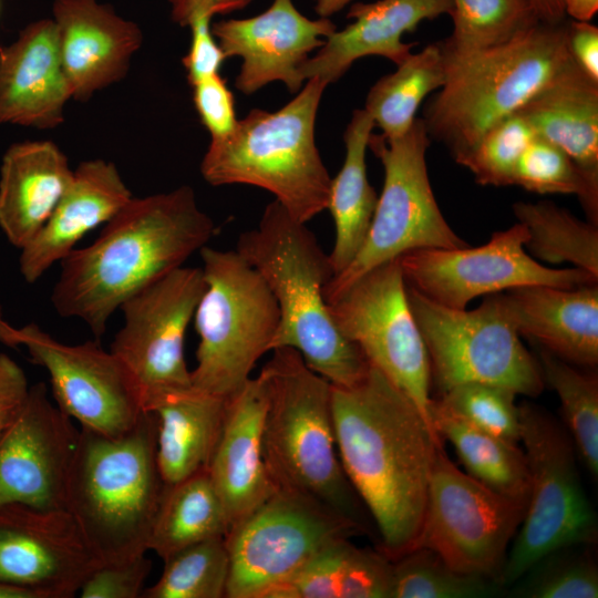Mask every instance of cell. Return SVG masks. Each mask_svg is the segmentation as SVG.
Masks as SVG:
<instances>
[{
  "label": "cell",
  "instance_id": "obj_1",
  "mask_svg": "<svg viewBox=\"0 0 598 598\" xmlns=\"http://www.w3.org/2000/svg\"><path fill=\"white\" fill-rule=\"evenodd\" d=\"M336 442L346 475L391 560L414 545L434 445L443 440L395 384L370 364L354 385H332Z\"/></svg>",
  "mask_w": 598,
  "mask_h": 598
},
{
  "label": "cell",
  "instance_id": "obj_2",
  "mask_svg": "<svg viewBox=\"0 0 598 598\" xmlns=\"http://www.w3.org/2000/svg\"><path fill=\"white\" fill-rule=\"evenodd\" d=\"M217 231L189 186L132 199L97 238L61 261L51 302L101 340L112 315L144 287L182 267Z\"/></svg>",
  "mask_w": 598,
  "mask_h": 598
},
{
  "label": "cell",
  "instance_id": "obj_3",
  "mask_svg": "<svg viewBox=\"0 0 598 598\" xmlns=\"http://www.w3.org/2000/svg\"><path fill=\"white\" fill-rule=\"evenodd\" d=\"M236 251L258 271L277 301L280 319L270 351L295 349L332 385L358 383L370 363L329 312L323 289L334 276L333 268L306 223L274 200L258 226L239 236Z\"/></svg>",
  "mask_w": 598,
  "mask_h": 598
},
{
  "label": "cell",
  "instance_id": "obj_4",
  "mask_svg": "<svg viewBox=\"0 0 598 598\" xmlns=\"http://www.w3.org/2000/svg\"><path fill=\"white\" fill-rule=\"evenodd\" d=\"M157 419L145 411L128 432L106 436L81 427L65 509L100 565L148 551L166 483L157 464Z\"/></svg>",
  "mask_w": 598,
  "mask_h": 598
},
{
  "label": "cell",
  "instance_id": "obj_5",
  "mask_svg": "<svg viewBox=\"0 0 598 598\" xmlns=\"http://www.w3.org/2000/svg\"><path fill=\"white\" fill-rule=\"evenodd\" d=\"M259 372L266 382L261 446L277 488L301 492L371 533V517L350 484L338 453L332 384L292 348H276ZM373 524V523H372Z\"/></svg>",
  "mask_w": 598,
  "mask_h": 598
},
{
  "label": "cell",
  "instance_id": "obj_6",
  "mask_svg": "<svg viewBox=\"0 0 598 598\" xmlns=\"http://www.w3.org/2000/svg\"><path fill=\"white\" fill-rule=\"evenodd\" d=\"M276 112L251 110L226 137L212 140L200 163L210 185L246 184L268 190L295 219L327 209L331 177L315 142L327 84L318 78Z\"/></svg>",
  "mask_w": 598,
  "mask_h": 598
},
{
  "label": "cell",
  "instance_id": "obj_7",
  "mask_svg": "<svg viewBox=\"0 0 598 598\" xmlns=\"http://www.w3.org/2000/svg\"><path fill=\"white\" fill-rule=\"evenodd\" d=\"M567 23L538 22L511 41L447 65L446 83L421 117L454 161L516 113L570 59Z\"/></svg>",
  "mask_w": 598,
  "mask_h": 598
},
{
  "label": "cell",
  "instance_id": "obj_8",
  "mask_svg": "<svg viewBox=\"0 0 598 598\" xmlns=\"http://www.w3.org/2000/svg\"><path fill=\"white\" fill-rule=\"evenodd\" d=\"M199 254L205 290L193 317L199 342L192 385L230 398L270 351L279 309L265 280L236 250L204 246Z\"/></svg>",
  "mask_w": 598,
  "mask_h": 598
},
{
  "label": "cell",
  "instance_id": "obj_9",
  "mask_svg": "<svg viewBox=\"0 0 598 598\" xmlns=\"http://www.w3.org/2000/svg\"><path fill=\"white\" fill-rule=\"evenodd\" d=\"M520 441L529 472V497L511 544L501 587L512 586L549 553L597 542L596 513L582 488L570 435L549 412L519 405Z\"/></svg>",
  "mask_w": 598,
  "mask_h": 598
},
{
  "label": "cell",
  "instance_id": "obj_10",
  "mask_svg": "<svg viewBox=\"0 0 598 598\" xmlns=\"http://www.w3.org/2000/svg\"><path fill=\"white\" fill-rule=\"evenodd\" d=\"M409 303L424 341L439 395L458 384H497L526 396L545 382L538 361L520 340L503 293L473 310L440 305L406 285Z\"/></svg>",
  "mask_w": 598,
  "mask_h": 598
},
{
  "label": "cell",
  "instance_id": "obj_11",
  "mask_svg": "<svg viewBox=\"0 0 598 598\" xmlns=\"http://www.w3.org/2000/svg\"><path fill=\"white\" fill-rule=\"evenodd\" d=\"M430 144L421 117L400 137L370 135L368 147L384 168L383 188L359 252L326 285V302L365 272L406 252L466 246L445 220L431 187L426 165Z\"/></svg>",
  "mask_w": 598,
  "mask_h": 598
},
{
  "label": "cell",
  "instance_id": "obj_12",
  "mask_svg": "<svg viewBox=\"0 0 598 598\" xmlns=\"http://www.w3.org/2000/svg\"><path fill=\"white\" fill-rule=\"evenodd\" d=\"M526 507L461 471L445 453L443 442L437 443L432 454L423 522L412 548H429L453 569L499 585Z\"/></svg>",
  "mask_w": 598,
  "mask_h": 598
},
{
  "label": "cell",
  "instance_id": "obj_13",
  "mask_svg": "<svg viewBox=\"0 0 598 598\" xmlns=\"http://www.w3.org/2000/svg\"><path fill=\"white\" fill-rule=\"evenodd\" d=\"M362 532L301 492L277 488L225 539L229 556L226 598H260L295 574L322 548Z\"/></svg>",
  "mask_w": 598,
  "mask_h": 598
},
{
  "label": "cell",
  "instance_id": "obj_14",
  "mask_svg": "<svg viewBox=\"0 0 598 598\" xmlns=\"http://www.w3.org/2000/svg\"><path fill=\"white\" fill-rule=\"evenodd\" d=\"M327 305L339 331L411 399L437 434L431 419L429 357L399 258L365 272Z\"/></svg>",
  "mask_w": 598,
  "mask_h": 598
},
{
  "label": "cell",
  "instance_id": "obj_15",
  "mask_svg": "<svg viewBox=\"0 0 598 598\" xmlns=\"http://www.w3.org/2000/svg\"><path fill=\"white\" fill-rule=\"evenodd\" d=\"M205 290L202 268L178 267L126 299L111 351L134 375L145 411L193 388L185 336Z\"/></svg>",
  "mask_w": 598,
  "mask_h": 598
},
{
  "label": "cell",
  "instance_id": "obj_16",
  "mask_svg": "<svg viewBox=\"0 0 598 598\" xmlns=\"http://www.w3.org/2000/svg\"><path fill=\"white\" fill-rule=\"evenodd\" d=\"M527 230L520 223L493 234L478 247L417 249L399 257L405 283L429 299L465 309L478 296L512 288L545 285L575 288L598 278L573 267L539 264L525 249Z\"/></svg>",
  "mask_w": 598,
  "mask_h": 598
},
{
  "label": "cell",
  "instance_id": "obj_17",
  "mask_svg": "<svg viewBox=\"0 0 598 598\" xmlns=\"http://www.w3.org/2000/svg\"><path fill=\"white\" fill-rule=\"evenodd\" d=\"M19 332L31 361L47 370L55 404L81 427L118 436L135 426L145 412L140 386L99 340L65 344L35 323Z\"/></svg>",
  "mask_w": 598,
  "mask_h": 598
},
{
  "label": "cell",
  "instance_id": "obj_18",
  "mask_svg": "<svg viewBox=\"0 0 598 598\" xmlns=\"http://www.w3.org/2000/svg\"><path fill=\"white\" fill-rule=\"evenodd\" d=\"M80 429L50 401L43 382L0 434V507L22 504L65 508V494Z\"/></svg>",
  "mask_w": 598,
  "mask_h": 598
},
{
  "label": "cell",
  "instance_id": "obj_19",
  "mask_svg": "<svg viewBox=\"0 0 598 598\" xmlns=\"http://www.w3.org/2000/svg\"><path fill=\"white\" fill-rule=\"evenodd\" d=\"M100 566L65 508L0 507V579L71 598Z\"/></svg>",
  "mask_w": 598,
  "mask_h": 598
},
{
  "label": "cell",
  "instance_id": "obj_20",
  "mask_svg": "<svg viewBox=\"0 0 598 598\" xmlns=\"http://www.w3.org/2000/svg\"><path fill=\"white\" fill-rule=\"evenodd\" d=\"M210 29L226 58H241L235 85L241 93L251 94L272 81L283 82L291 93L298 92L303 83L301 65L337 27L329 18L305 17L292 0H274L256 17L223 20Z\"/></svg>",
  "mask_w": 598,
  "mask_h": 598
},
{
  "label": "cell",
  "instance_id": "obj_21",
  "mask_svg": "<svg viewBox=\"0 0 598 598\" xmlns=\"http://www.w3.org/2000/svg\"><path fill=\"white\" fill-rule=\"evenodd\" d=\"M53 21L72 99L80 102L122 80L143 41L136 23L97 0H55Z\"/></svg>",
  "mask_w": 598,
  "mask_h": 598
},
{
  "label": "cell",
  "instance_id": "obj_22",
  "mask_svg": "<svg viewBox=\"0 0 598 598\" xmlns=\"http://www.w3.org/2000/svg\"><path fill=\"white\" fill-rule=\"evenodd\" d=\"M70 99L53 19L29 23L0 48V125L53 128Z\"/></svg>",
  "mask_w": 598,
  "mask_h": 598
},
{
  "label": "cell",
  "instance_id": "obj_23",
  "mask_svg": "<svg viewBox=\"0 0 598 598\" xmlns=\"http://www.w3.org/2000/svg\"><path fill=\"white\" fill-rule=\"evenodd\" d=\"M452 0H379L358 2L347 14L353 22L329 35L318 52L301 65L302 81L318 78L327 85L340 79L357 60L368 55L401 64L415 43L402 41L425 20L451 14Z\"/></svg>",
  "mask_w": 598,
  "mask_h": 598
},
{
  "label": "cell",
  "instance_id": "obj_24",
  "mask_svg": "<svg viewBox=\"0 0 598 598\" xmlns=\"http://www.w3.org/2000/svg\"><path fill=\"white\" fill-rule=\"evenodd\" d=\"M267 388L259 373L228 398L221 433L207 472L224 505L229 529L277 487L262 460Z\"/></svg>",
  "mask_w": 598,
  "mask_h": 598
},
{
  "label": "cell",
  "instance_id": "obj_25",
  "mask_svg": "<svg viewBox=\"0 0 598 598\" xmlns=\"http://www.w3.org/2000/svg\"><path fill=\"white\" fill-rule=\"evenodd\" d=\"M116 166L104 159L81 163L41 230L20 249L19 270L33 283L62 261L92 229L106 224L131 199Z\"/></svg>",
  "mask_w": 598,
  "mask_h": 598
},
{
  "label": "cell",
  "instance_id": "obj_26",
  "mask_svg": "<svg viewBox=\"0 0 598 598\" xmlns=\"http://www.w3.org/2000/svg\"><path fill=\"white\" fill-rule=\"evenodd\" d=\"M522 337L576 367L598 363V286L533 285L503 293Z\"/></svg>",
  "mask_w": 598,
  "mask_h": 598
},
{
  "label": "cell",
  "instance_id": "obj_27",
  "mask_svg": "<svg viewBox=\"0 0 598 598\" xmlns=\"http://www.w3.org/2000/svg\"><path fill=\"white\" fill-rule=\"evenodd\" d=\"M73 176L68 157L51 141L12 144L0 167V229L23 248L48 221Z\"/></svg>",
  "mask_w": 598,
  "mask_h": 598
},
{
  "label": "cell",
  "instance_id": "obj_28",
  "mask_svg": "<svg viewBox=\"0 0 598 598\" xmlns=\"http://www.w3.org/2000/svg\"><path fill=\"white\" fill-rule=\"evenodd\" d=\"M516 113L598 187V81L570 59Z\"/></svg>",
  "mask_w": 598,
  "mask_h": 598
},
{
  "label": "cell",
  "instance_id": "obj_29",
  "mask_svg": "<svg viewBox=\"0 0 598 598\" xmlns=\"http://www.w3.org/2000/svg\"><path fill=\"white\" fill-rule=\"evenodd\" d=\"M228 398L194 388L166 396L148 412L157 419V464L171 485L207 471L224 425Z\"/></svg>",
  "mask_w": 598,
  "mask_h": 598
},
{
  "label": "cell",
  "instance_id": "obj_30",
  "mask_svg": "<svg viewBox=\"0 0 598 598\" xmlns=\"http://www.w3.org/2000/svg\"><path fill=\"white\" fill-rule=\"evenodd\" d=\"M374 126L364 109L353 111L343 134L344 162L338 175L331 179L327 209L336 229L333 248L329 254L334 276L343 271L359 252L378 204V195L368 181L365 165V152Z\"/></svg>",
  "mask_w": 598,
  "mask_h": 598
},
{
  "label": "cell",
  "instance_id": "obj_31",
  "mask_svg": "<svg viewBox=\"0 0 598 598\" xmlns=\"http://www.w3.org/2000/svg\"><path fill=\"white\" fill-rule=\"evenodd\" d=\"M431 419L440 437L453 445L465 473L493 492L527 505L529 472L524 450L517 443L473 427L435 399Z\"/></svg>",
  "mask_w": 598,
  "mask_h": 598
},
{
  "label": "cell",
  "instance_id": "obj_32",
  "mask_svg": "<svg viewBox=\"0 0 598 598\" xmlns=\"http://www.w3.org/2000/svg\"><path fill=\"white\" fill-rule=\"evenodd\" d=\"M229 523L207 471L166 485L148 539L163 561L214 537H226Z\"/></svg>",
  "mask_w": 598,
  "mask_h": 598
},
{
  "label": "cell",
  "instance_id": "obj_33",
  "mask_svg": "<svg viewBox=\"0 0 598 598\" xmlns=\"http://www.w3.org/2000/svg\"><path fill=\"white\" fill-rule=\"evenodd\" d=\"M448 71L439 42L411 53L396 71L380 78L370 89L364 110L382 135H404L415 121L421 103L447 81Z\"/></svg>",
  "mask_w": 598,
  "mask_h": 598
},
{
  "label": "cell",
  "instance_id": "obj_34",
  "mask_svg": "<svg viewBox=\"0 0 598 598\" xmlns=\"http://www.w3.org/2000/svg\"><path fill=\"white\" fill-rule=\"evenodd\" d=\"M527 230L525 248L548 264L569 262L598 278V226L549 202L513 205Z\"/></svg>",
  "mask_w": 598,
  "mask_h": 598
},
{
  "label": "cell",
  "instance_id": "obj_35",
  "mask_svg": "<svg viewBox=\"0 0 598 598\" xmlns=\"http://www.w3.org/2000/svg\"><path fill=\"white\" fill-rule=\"evenodd\" d=\"M453 31L440 41L446 66L502 45L540 22L526 0H452Z\"/></svg>",
  "mask_w": 598,
  "mask_h": 598
},
{
  "label": "cell",
  "instance_id": "obj_36",
  "mask_svg": "<svg viewBox=\"0 0 598 598\" xmlns=\"http://www.w3.org/2000/svg\"><path fill=\"white\" fill-rule=\"evenodd\" d=\"M538 364L545 383L560 401L565 429L577 455L596 478L598 475V378L539 349Z\"/></svg>",
  "mask_w": 598,
  "mask_h": 598
},
{
  "label": "cell",
  "instance_id": "obj_37",
  "mask_svg": "<svg viewBox=\"0 0 598 598\" xmlns=\"http://www.w3.org/2000/svg\"><path fill=\"white\" fill-rule=\"evenodd\" d=\"M229 577L225 537L188 546L166 560L158 580L142 591V598H223Z\"/></svg>",
  "mask_w": 598,
  "mask_h": 598
},
{
  "label": "cell",
  "instance_id": "obj_38",
  "mask_svg": "<svg viewBox=\"0 0 598 598\" xmlns=\"http://www.w3.org/2000/svg\"><path fill=\"white\" fill-rule=\"evenodd\" d=\"M392 563L391 598H483L502 589L491 579L453 569L424 547L412 548Z\"/></svg>",
  "mask_w": 598,
  "mask_h": 598
},
{
  "label": "cell",
  "instance_id": "obj_39",
  "mask_svg": "<svg viewBox=\"0 0 598 598\" xmlns=\"http://www.w3.org/2000/svg\"><path fill=\"white\" fill-rule=\"evenodd\" d=\"M513 185L537 194L575 195L589 221L598 226V187L553 143L535 137L520 155Z\"/></svg>",
  "mask_w": 598,
  "mask_h": 598
},
{
  "label": "cell",
  "instance_id": "obj_40",
  "mask_svg": "<svg viewBox=\"0 0 598 598\" xmlns=\"http://www.w3.org/2000/svg\"><path fill=\"white\" fill-rule=\"evenodd\" d=\"M591 546H566L544 556L514 582L518 585L512 589V596L597 598L598 567L589 550Z\"/></svg>",
  "mask_w": 598,
  "mask_h": 598
},
{
  "label": "cell",
  "instance_id": "obj_41",
  "mask_svg": "<svg viewBox=\"0 0 598 598\" xmlns=\"http://www.w3.org/2000/svg\"><path fill=\"white\" fill-rule=\"evenodd\" d=\"M516 395L502 385L468 382L453 386L435 400L473 427L518 444L520 422Z\"/></svg>",
  "mask_w": 598,
  "mask_h": 598
},
{
  "label": "cell",
  "instance_id": "obj_42",
  "mask_svg": "<svg viewBox=\"0 0 598 598\" xmlns=\"http://www.w3.org/2000/svg\"><path fill=\"white\" fill-rule=\"evenodd\" d=\"M535 137L533 128L517 113L489 127L471 150L455 159L480 185L509 186L520 155Z\"/></svg>",
  "mask_w": 598,
  "mask_h": 598
},
{
  "label": "cell",
  "instance_id": "obj_43",
  "mask_svg": "<svg viewBox=\"0 0 598 598\" xmlns=\"http://www.w3.org/2000/svg\"><path fill=\"white\" fill-rule=\"evenodd\" d=\"M351 538L322 548L287 579L267 588L260 598H339V582Z\"/></svg>",
  "mask_w": 598,
  "mask_h": 598
},
{
  "label": "cell",
  "instance_id": "obj_44",
  "mask_svg": "<svg viewBox=\"0 0 598 598\" xmlns=\"http://www.w3.org/2000/svg\"><path fill=\"white\" fill-rule=\"evenodd\" d=\"M393 563L380 549L351 544L340 576L339 598H391Z\"/></svg>",
  "mask_w": 598,
  "mask_h": 598
},
{
  "label": "cell",
  "instance_id": "obj_45",
  "mask_svg": "<svg viewBox=\"0 0 598 598\" xmlns=\"http://www.w3.org/2000/svg\"><path fill=\"white\" fill-rule=\"evenodd\" d=\"M152 561L146 554L112 565L97 566L82 584V598H140Z\"/></svg>",
  "mask_w": 598,
  "mask_h": 598
},
{
  "label": "cell",
  "instance_id": "obj_46",
  "mask_svg": "<svg viewBox=\"0 0 598 598\" xmlns=\"http://www.w3.org/2000/svg\"><path fill=\"white\" fill-rule=\"evenodd\" d=\"M192 87L194 105L212 140L229 135L238 120L234 96L225 80L217 73L195 82Z\"/></svg>",
  "mask_w": 598,
  "mask_h": 598
},
{
  "label": "cell",
  "instance_id": "obj_47",
  "mask_svg": "<svg viewBox=\"0 0 598 598\" xmlns=\"http://www.w3.org/2000/svg\"><path fill=\"white\" fill-rule=\"evenodd\" d=\"M209 18H199L190 24L192 41L182 62L187 72L189 84L219 73L226 59L221 48L212 33Z\"/></svg>",
  "mask_w": 598,
  "mask_h": 598
},
{
  "label": "cell",
  "instance_id": "obj_48",
  "mask_svg": "<svg viewBox=\"0 0 598 598\" xmlns=\"http://www.w3.org/2000/svg\"><path fill=\"white\" fill-rule=\"evenodd\" d=\"M29 391L23 369L6 353H0V434L22 409Z\"/></svg>",
  "mask_w": 598,
  "mask_h": 598
},
{
  "label": "cell",
  "instance_id": "obj_49",
  "mask_svg": "<svg viewBox=\"0 0 598 598\" xmlns=\"http://www.w3.org/2000/svg\"><path fill=\"white\" fill-rule=\"evenodd\" d=\"M567 48L573 61L598 81V28L590 21L568 20Z\"/></svg>",
  "mask_w": 598,
  "mask_h": 598
},
{
  "label": "cell",
  "instance_id": "obj_50",
  "mask_svg": "<svg viewBox=\"0 0 598 598\" xmlns=\"http://www.w3.org/2000/svg\"><path fill=\"white\" fill-rule=\"evenodd\" d=\"M251 0H171L172 19L182 27L199 18H209L246 7Z\"/></svg>",
  "mask_w": 598,
  "mask_h": 598
},
{
  "label": "cell",
  "instance_id": "obj_51",
  "mask_svg": "<svg viewBox=\"0 0 598 598\" xmlns=\"http://www.w3.org/2000/svg\"><path fill=\"white\" fill-rule=\"evenodd\" d=\"M537 19L545 23H560L567 20L564 0H526Z\"/></svg>",
  "mask_w": 598,
  "mask_h": 598
},
{
  "label": "cell",
  "instance_id": "obj_52",
  "mask_svg": "<svg viewBox=\"0 0 598 598\" xmlns=\"http://www.w3.org/2000/svg\"><path fill=\"white\" fill-rule=\"evenodd\" d=\"M566 17L575 21H590L598 10V0H564Z\"/></svg>",
  "mask_w": 598,
  "mask_h": 598
},
{
  "label": "cell",
  "instance_id": "obj_53",
  "mask_svg": "<svg viewBox=\"0 0 598 598\" xmlns=\"http://www.w3.org/2000/svg\"><path fill=\"white\" fill-rule=\"evenodd\" d=\"M0 598H42L34 589L0 579Z\"/></svg>",
  "mask_w": 598,
  "mask_h": 598
},
{
  "label": "cell",
  "instance_id": "obj_54",
  "mask_svg": "<svg viewBox=\"0 0 598 598\" xmlns=\"http://www.w3.org/2000/svg\"><path fill=\"white\" fill-rule=\"evenodd\" d=\"M0 343L9 348H18L19 346H21L19 328H14L6 320L1 306H0Z\"/></svg>",
  "mask_w": 598,
  "mask_h": 598
},
{
  "label": "cell",
  "instance_id": "obj_55",
  "mask_svg": "<svg viewBox=\"0 0 598 598\" xmlns=\"http://www.w3.org/2000/svg\"><path fill=\"white\" fill-rule=\"evenodd\" d=\"M351 0H317L315 10L320 18H329L340 11Z\"/></svg>",
  "mask_w": 598,
  "mask_h": 598
}]
</instances>
